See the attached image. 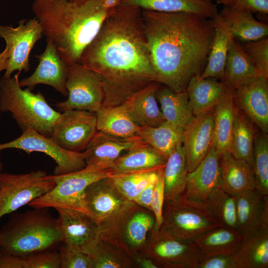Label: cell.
<instances>
[{"label":"cell","instance_id":"cell-23","mask_svg":"<svg viewBox=\"0 0 268 268\" xmlns=\"http://www.w3.org/2000/svg\"><path fill=\"white\" fill-rule=\"evenodd\" d=\"M160 84L152 82L133 94L121 104L132 120L140 127H156L165 121L156 98Z\"/></svg>","mask_w":268,"mask_h":268},{"label":"cell","instance_id":"cell-19","mask_svg":"<svg viewBox=\"0 0 268 268\" xmlns=\"http://www.w3.org/2000/svg\"><path fill=\"white\" fill-rule=\"evenodd\" d=\"M220 155L213 143L205 157L188 173L184 197L188 200L204 205L209 195L221 185Z\"/></svg>","mask_w":268,"mask_h":268},{"label":"cell","instance_id":"cell-35","mask_svg":"<svg viewBox=\"0 0 268 268\" xmlns=\"http://www.w3.org/2000/svg\"><path fill=\"white\" fill-rule=\"evenodd\" d=\"M188 173L182 143H180L167 158L164 167V202L184 194Z\"/></svg>","mask_w":268,"mask_h":268},{"label":"cell","instance_id":"cell-46","mask_svg":"<svg viewBox=\"0 0 268 268\" xmlns=\"http://www.w3.org/2000/svg\"><path fill=\"white\" fill-rule=\"evenodd\" d=\"M164 167L159 169L158 175L156 182L155 188L151 202V210L155 219V224L154 231H158L161 228L162 223L163 208L165 201L164 184L163 169Z\"/></svg>","mask_w":268,"mask_h":268},{"label":"cell","instance_id":"cell-36","mask_svg":"<svg viewBox=\"0 0 268 268\" xmlns=\"http://www.w3.org/2000/svg\"><path fill=\"white\" fill-rule=\"evenodd\" d=\"M95 113L98 131L120 137L138 136L140 127L132 120L122 105L102 106Z\"/></svg>","mask_w":268,"mask_h":268},{"label":"cell","instance_id":"cell-42","mask_svg":"<svg viewBox=\"0 0 268 268\" xmlns=\"http://www.w3.org/2000/svg\"><path fill=\"white\" fill-rule=\"evenodd\" d=\"M159 169L113 174L111 177L121 193L129 201H134L148 185L156 181Z\"/></svg>","mask_w":268,"mask_h":268},{"label":"cell","instance_id":"cell-18","mask_svg":"<svg viewBox=\"0 0 268 268\" xmlns=\"http://www.w3.org/2000/svg\"><path fill=\"white\" fill-rule=\"evenodd\" d=\"M214 108L195 116L184 129L182 143L189 172L199 165L212 144Z\"/></svg>","mask_w":268,"mask_h":268},{"label":"cell","instance_id":"cell-12","mask_svg":"<svg viewBox=\"0 0 268 268\" xmlns=\"http://www.w3.org/2000/svg\"><path fill=\"white\" fill-rule=\"evenodd\" d=\"M43 35L42 27L35 17L20 20L16 27L0 26V37L4 40L8 52L7 66L3 78L10 77L16 70L20 73L29 71L31 51Z\"/></svg>","mask_w":268,"mask_h":268},{"label":"cell","instance_id":"cell-4","mask_svg":"<svg viewBox=\"0 0 268 268\" xmlns=\"http://www.w3.org/2000/svg\"><path fill=\"white\" fill-rule=\"evenodd\" d=\"M14 214L0 230L2 254L23 257L57 249L64 237L59 218L49 208Z\"/></svg>","mask_w":268,"mask_h":268},{"label":"cell","instance_id":"cell-21","mask_svg":"<svg viewBox=\"0 0 268 268\" xmlns=\"http://www.w3.org/2000/svg\"><path fill=\"white\" fill-rule=\"evenodd\" d=\"M234 102L266 134L268 133V78L258 76L233 90Z\"/></svg>","mask_w":268,"mask_h":268},{"label":"cell","instance_id":"cell-39","mask_svg":"<svg viewBox=\"0 0 268 268\" xmlns=\"http://www.w3.org/2000/svg\"><path fill=\"white\" fill-rule=\"evenodd\" d=\"M204 206L211 216L222 225L237 230L234 196L219 187L208 197Z\"/></svg>","mask_w":268,"mask_h":268},{"label":"cell","instance_id":"cell-33","mask_svg":"<svg viewBox=\"0 0 268 268\" xmlns=\"http://www.w3.org/2000/svg\"><path fill=\"white\" fill-rule=\"evenodd\" d=\"M235 109L233 90L227 88L214 108L212 143L220 156L229 151Z\"/></svg>","mask_w":268,"mask_h":268},{"label":"cell","instance_id":"cell-10","mask_svg":"<svg viewBox=\"0 0 268 268\" xmlns=\"http://www.w3.org/2000/svg\"><path fill=\"white\" fill-rule=\"evenodd\" d=\"M151 260L158 268H197L199 252L195 242H186L160 229L154 231L137 253Z\"/></svg>","mask_w":268,"mask_h":268},{"label":"cell","instance_id":"cell-53","mask_svg":"<svg viewBox=\"0 0 268 268\" xmlns=\"http://www.w3.org/2000/svg\"><path fill=\"white\" fill-rule=\"evenodd\" d=\"M1 255H2V253H1L0 248V257L1 256Z\"/></svg>","mask_w":268,"mask_h":268},{"label":"cell","instance_id":"cell-20","mask_svg":"<svg viewBox=\"0 0 268 268\" xmlns=\"http://www.w3.org/2000/svg\"><path fill=\"white\" fill-rule=\"evenodd\" d=\"M47 41L46 48L41 54L35 55L39 62L34 72L19 81L21 87L33 89L37 84L52 86L62 95L67 96L66 87L68 66L59 55L54 45Z\"/></svg>","mask_w":268,"mask_h":268},{"label":"cell","instance_id":"cell-49","mask_svg":"<svg viewBox=\"0 0 268 268\" xmlns=\"http://www.w3.org/2000/svg\"><path fill=\"white\" fill-rule=\"evenodd\" d=\"M156 182V181L148 185L133 201L152 211L151 202Z\"/></svg>","mask_w":268,"mask_h":268},{"label":"cell","instance_id":"cell-6","mask_svg":"<svg viewBox=\"0 0 268 268\" xmlns=\"http://www.w3.org/2000/svg\"><path fill=\"white\" fill-rule=\"evenodd\" d=\"M155 224L152 211L129 201L99 226V239L120 247L131 257L141 251Z\"/></svg>","mask_w":268,"mask_h":268},{"label":"cell","instance_id":"cell-30","mask_svg":"<svg viewBox=\"0 0 268 268\" xmlns=\"http://www.w3.org/2000/svg\"><path fill=\"white\" fill-rule=\"evenodd\" d=\"M226 88L222 81L202 78L201 74L192 77L186 90L194 116L213 109Z\"/></svg>","mask_w":268,"mask_h":268},{"label":"cell","instance_id":"cell-13","mask_svg":"<svg viewBox=\"0 0 268 268\" xmlns=\"http://www.w3.org/2000/svg\"><path fill=\"white\" fill-rule=\"evenodd\" d=\"M8 148L22 150L30 153L37 151L44 153L56 162L54 175H61L78 171L85 167L83 152L65 149L51 137L44 136L31 128L22 131L16 139L0 144V151Z\"/></svg>","mask_w":268,"mask_h":268},{"label":"cell","instance_id":"cell-11","mask_svg":"<svg viewBox=\"0 0 268 268\" xmlns=\"http://www.w3.org/2000/svg\"><path fill=\"white\" fill-rule=\"evenodd\" d=\"M67 99L55 105L62 112L71 110L96 112L103 106L104 93L99 76L79 63L68 66Z\"/></svg>","mask_w":268,"mask_h":268},{"label":"cell","instance_id":"cell-47","mask_svg":"<svg viewBox=\"0 0 268 268\" xmlns=\"http://www.w3.org/2000/svg\"><path fill=\"white\" fill-rule=\"evenodd\" d=\"M216 3L224 6L252 13H268V0H217Z\"/></svg>","mask_w":268,"mask_h":268},{"label":"cell","instance_id":"cell-40","mask_svg":"<svg viewBox=\"0 0 268 268\" xmlns=\"http://www.w3.org/2000/svg\"><path fill=\"white\" fill-rule=\"evenodd\" d=\"M90 256L93 268H135L131 257L122 249L102 239Z\"/></svg>","mask_w":268,"mask_h":268},{"label":"cell","instance_id":"cell-44","mask_svg":"<svg viewBox=\"0 0 268 268\" xmlns=\"http://www.w3.org/2000/svg\"><path fill=\"white\" fill-rule=\"evenodd\" d=\"M58 250L60 268H93L90 255L75 250L64 242Z\"/></svg>","mask_w":268,"mask_h":268},{"label":"cell","instance_id":"cell-29","mask_svg":"<svg viewBox=\"0 0 268 268\" xmlns=\"http://www.w3.org/2000/svg\"><path fill=\"white\" fill-rule=\"evenodd\" d=\"M167 158L151 146L144 144L120 156L109 169L113 174L155 170L164 167Z\"/></svg>","mask_w":268,"mask_h":268},{"label":"cell","instance_id":"cell-15","mask_svg":"<svg viewBox=\"0 0 268 268\" xmlns=\"http://www.w3.org/2000/svg\"><path fill=\"white\" fill-rule=\"evenodd\" d=\"M146 144L139 136L120 137L98 131L83 151L88 170H106L112 166L123 151Z\"/></svg>","mask_w":268,"mask_h":268},{"label":"cell","instance_id":"cell-52","mask_svg":"<svg viewBox=\"0 0 268 268\" xmlns=\"http://www.w3.org/2000/svg\"><path fill=\"white\" fill-rule=\"evenodd\" d=\"M2 168H3V165L1 161V157L0 156V174L2 172Z\"/></svg>","mask_w":268,"mask_h":268},{"label":"cell","instance_id":"cell-22","mask_svg":"<svg viewBox=\"0 0 268 268\" xmlns=\"http://www.w3.org/2000/svg\"><path fill=\"white\" fill-rule=\"evenodd\" d=\"M235 198L237 230L244 238L262 227H268V196L254 189Z\"/></svg>","mask_w":268,"mask_h":268},{"label":"cell","instance_id":"cell-2","mask_svg":"<svg viewBox=\"0 0 268 268\" xmlns=\"http://www.w3.org/2000/svg\"><path fill=\"white\" fill-rule=\"evenodd\" d=\"M141 10L156 82L176 92L186 90L207 61L213 36L212 18Z\"/></svg>","mask_w":268,"mask_h":268},{"label":"cell","instance_id":"cell-41","mask_svg":"<svg viewBox=\"0 0 268 268\" xmlns=\"http://www.w3.org/2000/svg\"><path fill=\"white\" fill-rule=\"evenodd\" d=\"M252 168L255 188L262 195L268 196V138L263 132L255 134Z\"/></svg>","mask_w":268,"mask_h":268},{"label":"cell","instance_id":"cell-48","mask_svg":"<svg viewBox=\"0 0 268 268\" xmlns=\"http://www.w3.org/2000/svg\"><path fill=\"white\" fill-rule=\"evenodd\" d=\"M197 268H239L233 255H218L199 261Z\"/></svg>","mask_w":268,"mask_h":268},{"label":"cell","instance_id":"cell-43","mask_svg":"<svg viewBox=\"0 0 268 268\" xmlns=\"http://www.w3.org/2000/svg\"><path fill=\"white\" fill-rule=\"evenodd\" d=\"M244 50L255 65L260 76L268 78V38L247 42Z\"/></svg>","mask_w":268,"mask_h":268},{"label":"cell","instance_id":"cell-51","mask_svg":"<svg viewBox=\"0 0 268 268\" xmlns=\"http://www.w3.org/2000/svg\"><path fill=\"white\" fill-rule=\"evenodd\" d=\"M8 60V52L7 49L5 48L4 50L0 53V72L3 70H5L7 66ZM1 79L0 78V81Z\"/></svg>","mask_w":268,"mask_h":268},{"label":"cell","instance_id":"cell-17","mask_svg":"<svg viewBox=\"0 0 268 268\" xmlns=\"http://www.w3.org/2000/svg\"><path fill=\"white\" fill-rule=\"evenodd\" d=\"M111 176L92 183L84 192V203L89 215L99 226L129 201Z\"/></svg>","mask_w":268,"mask_h":268},{"label":"cell","instance_id":"cell-8","mask_svg":"<svg viewBox=\"0 0 268 268\" xmlns=\"http://www.w3.org/2000/svg\"><path fill=\"white\" fill-rule=\"evenodd\" d=\"M113 174L109 170L93 171L83 169L64 175H53L55 186L31 201L29 205L33 208L72 209L89 216L84 200L85 188L95 181Z\"/></svg>","mask_w":268,"mask_h":268},{"label":"cell","instance_id":"cell-5","mask_svg":"<svg viewBox=\"0 0 268 268\" xmlns=\"http://www.w3.org/2000/svg\"><path fill=\"white\" fill-rule=\"evenodd\" d=\"M18 72L0 81V111L9 112L21 130L31 128L50 137L61 113L53 109L40 92L33 93L19 85Z\"/></svg>","mask_w":268,"mask_h":268},{"label":"cell","instance_id":"cell-50","mask_svg":"<svg viewBox=\"0 0 268 268\" xmlns=\"http://www.w3.org/2000/svg\"><path fill=\"white\" fill-rule=\"evenodd\" d=\"M135 268H158L150 259L136 253L131 257Z\"/></svg>","mask_w":268,"mask_h":268},{"label":"cell","instance_id":"cell-45","mask_svg":"<svg viewBox=\"0 0 268 268\" xmlns=\"http://www.w3.org/2000/svg\"><path fill=\"white\" fill-rule=\"evenodd\" d=\"M21 268H60L58 250L20 257Z\"/></svg>","mask_w":268,"mask_h":268},{"label":"cell","instance_id":"cell-26","mask_svg":"<svg viewBox=\"0 0 268 268\" xmlns=\"http://www.w3.org/2000/svg\"><path fill=\"white\" fill-rule=\"evenodd\" d=\"M121 3L141 10L185 13L206 18H212L218 13L214 4L204 0H121Z\"/></svg>","mask_w":268,"mask_h":268},{"label":"cell","instance_id":"cell-9","mask_svg":"<svg viewBox=\"0 0 268 268\" xmlns=\"http://www.w3.org/2000/svg\"><path fill=\"white\" fill-rule=\"evenodd\" d=\"M52 175L42 170L24 174H0V219L50 191Z\"/></svg>","mask_w":268,"mask_h":268},{"label":"cell","instance_id":"cell-38","mask_svg":"<svg viewBox=\"0 0 268 268\" xmlns=\"http://www.w3.org/2000/svg\"><path fill=\"white\" fill-rule=\"evenodd\" d=\"M183 130L165 121L156 127H140L138 136L167 158L177 145L182 142Z\"/></svg>","mask_w":268,"mask_h":268},{"label":"cell","instance_id":"cell-37","mask_svg":"<svg viewBox=\"0 0 268 268\" xmlns=\"http://www.w3.org/2000/svg\"><path fill=\"white\" fill-rule=\"evenodd\" d=\"M246 114L235 105L229 152L236 158L253 165L255 130Z\"/></svg>","mask_w":268,"mask_h":268},{"label":"cell","instance_id":"cell-28","mask_svg":"<svg viewBox=\"0 0 268 268\" xmlns=\"http://www.w3.org/2000/svg\"><path fill=\"white\" fill-rule=\"evenodd\" d=\"M244 238L236 230L221 226L196 238L200 260L218 255H233Z\"/></svg>","mask_w":268,"mask_h":268},{"label":"cell","instance_id":"cell-7","mask_svg":"<svg viewBox=\"0 0 268 268\" xmlns=\"http://www.w3.org/2000/svg\"><path fill=\"white\" fill-rule=\"evenodd\" d=\"M161 229L186 242L194 241L207 231L223 226L204 205L187 200L183 195L165 202Z\"/></svg>","mask_w":268,"mask_h":268},{"label":"cell","instance_id":"cell-16","mask_svg":"<svg viewBox=\"0 0 268 268\" xmlns=\"http://www.w3.org/2000/svg\"><path fill=\"white\" fill-rule=\"evenodd\" d=\"M64 242L71 248L91 255L99 239V226L88 215L69 208H58Z\"/></svg>","mask_w":268,"mask_h":268},{"label":"cell","instance_id":"cell-32","mask_svg":"<svg viewBox=\"0 0 268 268\" xmlns=\"http://www.w3.org/2000/svg\"><path fill=\"white\" fill-rule=\"evenodd\" d=\"M218 13L234 38L247 42L259 40L268 35V25L256 20L250 11L224 6Z\"/></svg>","mask_w":268,"mask_h":268},{"label":"cell","instance_id":"cell-54","mask_svg":"<svg viewBox=\"0 0 268 268\" xmlns=\"http://www.w3.org/2000/svg\"><path fill=\"white\" fill-rule=\"evenodd\" d=\"M204 0L208 1H211V0Z\"/></svg>","mask_w":268,"mask_h":268},{"label":"cell","instance_id":"cell-25","mask_svg":"<svg viewBox=\"0 0 268 268\" xmlns=\"http://www.w3.org/2000/svg\"><path fill=\"white\" fill-rule=\"evenodd\" d=\"M258 70L243 47L231 40L222 82L226 88L234 90L250 82L258 76Z\"/></svg>","mask_w":268,"mask_h":268},{"label":"cell","instance_id":"cell-14","mask_svg":"<svg viewBox=\"0 0 268 268\" xmlns=\"http://www.w3.org/2000/svg\"><path fill=\"white\" fill-rule=\"evenodd\" d=\"M97 131L95 112L71 110L61 114L50 137L65 149L82 152Z\"/></svg>","mask_w":268,"mask_h":268},{"label":"cell","instance_id":"cell-3","mask_svg":"<svg viewBox=\"0 0 268 268\" xmlns=\"http://www.w3.org/2000/svg\"><path fill=\"white\" fill-rule=\"evenodd\" d=\"M32 8L67 66L79 63L111 9L104 0H34Z\"/></svg>","mask_w":268,"mask_h":268},{"label":"cell","instance_id":"cell-31","mask_svg":"<svg viewBox=\"0 0 268 268\" xmlns=\"http://www.w3.org/2000/svg\"><path fill=\"white\" fill-rule=\"evenodd\" d=\"M156 98L165 121L171 125L184 129L194 118L186 90L176 92L160 85Z\"/></svg>","mask_w":268,"mask_h":268},{"label":"cell","instance_id":"cell-24","mask_svg":"<svg viewBox=\"0 0 268 268\" xmlns=\"http://www.w3.org/2000/svg\"><path fill=\"white\" fill-rule=\"evenodd\" d=\"M220 187L233 196L255 188L252 166L235 158L229 151L220 156Z\"/></svg>","mask_w":268,"mask_h":268},{"label":"cell","instance_id":"cell-34","mask_svg":"<svg viewBox=\"0 0 268 268\" xmlns=\"http://www.w3.org/2000/svg\"><path fill=\"white\" fill-rule=\"evenodd\" d=\"M233 256L239 268H268V227L245 237Z\"/></svg>","mask_w":268,"mask_h":268},{"label":"cell","instance_id":"cell-27","mask_svg":"<svg viewBox=\"0 0 268 268\" xmlns=\"http://www.w3.org/2000/svg\"><path fill=\"white\" fill-rule=\"evenodd\" d=\"M212 19L214 29L213 39L207 64L201 76L222 80L229 43L233 37L218 12Z\"/></svg>","mask_w":268,"mask_h":268},{"label":"cell","instance_id":"cell-1","mask_svg":"<svg viewBox=\"0 0 268 268\" xmlns=\"http://www.w3.org/2000/svg\"><path fill=\"white\" fill-rule=\"evenodd\" d=\"M141 9L120 3L112 8L79 63L100 77L103 106L123 104L156 76L144 32Z\"/></svg>","mask_w":268,"mask_h":268}]
</instances>
